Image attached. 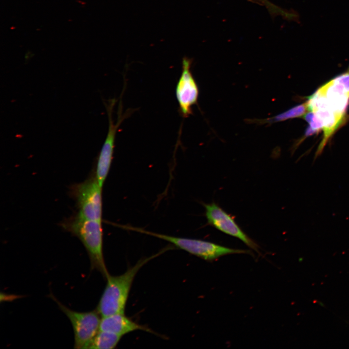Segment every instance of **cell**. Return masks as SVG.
I'll return each instance as SVG.
<instances>
[{"label":"cell","instance_id":"cell-5","mask_svg":"<svg viewBox=\"0 0 349 349\" xmlns=\"http://www.w3.org/2000/svg\"><path fill=\"white\" fill-rule=\"evenodd\" d=\"M101 189L96 176L71 187V193L77 202L80 216L87 219L101 221Z\"/></svg>","mask_w":349,"mask_h":349},{"label":"cell","instance_id":"cell-10","mask_svg":"<svg viewBox=\"0 0 349 349\" xmlns=\"http://www.w3.org/2000/svg\"><path fill=\"white\" fill-rule=\"evenodd\" d=\"M308 110L307 102L294 106L274 116L263 119H248L249 123L256 124H272L290 119L302 117Z\"/></svg>","mask_w":349,"mask_h":349},{"label":"cell","instance_id":"cell-8","mask_svg":"<svg viewBox=\"0 0 349 349\" xmlns=\"http://www.w3.org/2000/svg\"><path fill=\"white\" fill-rule=\"evenodd\" d=\"M191 62L188 58L182 60V72L175 88L179 111L184 118L192 113V107L197 104L199 88L190 70Z\"/></svg>","mask_w":349,"mask_h":349},{"label":"cell","instance_id":"cell-13","mask_svg":"<svg viewBox=\"0 0 349 349\" xmlns=\"http://www.w3.org/2000/svg\"><path fill=\"white\" fill-rule=\"evenodd\" d=\"M347 71L349 72V67L348 70Z\"/></svg>","mask_w":349,"mask_h":349},{"label":"cell","instance_id":"cell-3","mask_svg":"<svg viewBox=\"0 0 349 349\" xmlns=\"http://www.w3.org/2000/svg\"><path fill=\"white\" fill-rule=\"evenodd\" d=\"M127 228L167 241L177 248L206 260H214L221 256L230 254H252L251 252L249 250L232 249L203 240L174 237L154 233L137 227L127 226Z\"/></svg>","mask_w":349,"mask_h":349},{"label":"cell","instance_id":"cell-11","mask_svg":"<svg viewBox=\"0 0 349 349\" xmlns=\"http://www.w3.org/2000/svg\"><path fill=\"white\" fill-rule=\"evenodd\" d=\"M122 337L112 333L99 331L89 345L88 349H114Z\"/></svg>","mask_w":349,"mask_h":349},{"label":"cell","instance_id":"cell-7","mask_svg":"<svg viewBox=\"0 0 349 349\" xmlns=\"http://www.w3.org/2000/svg\"><path fill=\"white\" fill-rule=\"evenodd\" d=\"M208 223L221 232L240 239L247 246L260 254L259 246L248 236L234 218L215 203L204 204Z\"/></svg>","mask_w":349,"mask_h":349},{"label":"cell","instance_id":"cell-12","mask_svg":"<svg viewBox=\"0 0 349 349\" xmlns=\"http://www.w3.org/2000/svg\"><path fill=\"white\" fill-rule=\"evenodd\" d=\"M260 0L261 1H263L264 0Z\"/></svg>","mask_w":349,"mask_h":349},{"label":"cell","instance_id":"cell-9","mask_svg":"<svg viewBox=\"0 0 349 349\" xmlns=\"http://www.w3.org/2000/svg\"><path fill=\"white\" fill-rule=\"evenodd\" d=\"M137 330L152 332L146 327L134 322L121 313L102 317L99 329V331L112 333L122 336Z\"/></svg>","mask_w":349,"mask_h":349},{"label":"cell","instance_id":"cell-2","mask_svg":"<svg viewBox=\"0 0 349 349\" xmlns=\"http://www.w3.org/2000/svg\"><path fill=\"white\" fill-rule=\"evenodd\" d=\"M162 252L139 260L123 274L107 277V284L97 305L96 310L102 317L125 313L129 293L136 275L145 264Z\"/></svg>","mask_w":349,"mask_h":349},{"label":"cell","instance_id":"cell-4","mask_svg":"<svg viewBox=\"0 0 349 349\" xmlns=\"http://www.w3.org/2000/svg\"><path fill=\"white\" fill-rule=\"evenodd\" d=\"M50 296L72 324L74 333V348L88 349L99 331L101 319L97 311L85 312L73 311L61 303L53 294Z\"/></svg>","mask_w":349,"mask_h":349},{"label":"cell","instance_id":"cell-6","mask_svg":"<svg viewBox=\"0 0 349 349\" xmlns=\"http://www.w3.org/2000/svg\"><path fill=\"white\" fill-rule=\"evenodd\" d=\"M115 100L111 99L106 105V109L109 117V128L107 136L98 156L96 177L99 186L102 187L103 183L109 172L113 157L114 142L117 130L126 116L127 115L122 114L121 104L119 108V111L118 121L114 123L112 118V110Z\"/></svg>","mask_w":349,"mask_h":349},{"label":"cell","instance_id":"cell-1","mask_svg":"<svg viewBox=\"0 0 349 349\" xmlns=\"http://www.w3.org/2000/svg\"><path fill=\"white\" fill-rule=\"evenodd\" d=\"M61 225L82 242L88 253L91 270H97L106 278L109 273L103 256L101 221L87 219L78 213Z\"/></svg>","mask_w":349,"mask_h":349}]
</instances>
